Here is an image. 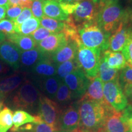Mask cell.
<instances>
[{
  "mask_svg": "<svg viewBox=\"0 0 132 132\" xmlns=\"http://www.w3.org/2000/svg\"><path fill=\"white\" fill-rule=\"evenodd\" d=\"M78 107L82 132H103L107 116L113 108L107 103L88 100H79Z\"/></svg>",
  "mask_w": 132,
  "mask_h": 132,
  "instance_id": "6da1fadb",
  "label": "cell"
},
{
  "mask_svg": "<svg viewBox=\"0 0 132 132\" xmlns=\"http://www.w3.org/2000/svg\"><path fill=\"white\" fill-rule=\"evenodd\" d=\"M77 26L79 39L82 45L89 48L100 50L102 52L108 49L110 36L102 31L96 21Z\"/></svg>",
  "mask_w": 132,
  "mask_h": 132,
  "instance_id": "7a4b0ae2",
  "label": "cell"
},
{
  "mask_svg": "<svg viewBox=\"0 0 132 132\" xmlns=\"http://www.w3.org/2000/svg\"><path fill=\"white\" fill-rule=\"evenodd\" d=\"M125 21H128L127 11L123 9L118 3L100 8L96 19L98 26L110 36Z\"/></svg>",
  "mask_w": 132,
  "mask_h": 132,
  "instance_id": "3957f363",
  "label": "cell"
},
{
  "mask_svg": "<svg viewBox=\"0 0 132 132\" xmlns=\"http://www.w3.org/2000/svg\"><path fill=\"white\" fill-rule=\"evenodd\" d=\"M100 50L89 48L82 44L78 46L77 59L79 68L91 80L98 75V67L101 59Z\"/></svg>",
  "mask_w": 132,
  "mask_h": 132,
  "instance_id": "277c9868",
  "label": "cell"
},
{
  "mask_svg": "<svg viewBox=\"0 0 132 132\" xmlns=\"http://www.w3.org/2000/svg\"><path fill=\"white\" fill-rule=\"evenodd\" d=\"M40 92L30 80L26 79L12 98L14 108L31 110L38 105Z\"/></svg>",
  "mask_w": 132,
  "mask_h": 132,
  "instance_id": "5b68a950",
  "label": "cell"
},
{
  "mask_svg": "<svg viewBox=\"0 0 132 132\" xmlns=\"http://www.w3.org/2000/svg\"><path fill=\"white\" fill-rule=\"evenodd\" d=\"M39 114L44 122L54 131L59 130V119L62 110L59 104L47 96L40 95L38 102Z\"/></svg>",
  "mask_w": 132,
  "mask_h": 132,
  "instance_id": "8992f818",
  "label": "cell"
},
{
  "mask_svg": "<svg viewBox=\"0 0 132 132\" xmlns=\"http://www.w3.org/2000/svg\"><path fill=\"white\" fill-rule=\"evenodd\" d=\"M104 98L111 108L117 111H122L128 105V99L120 85L119 80L103 83Z\"/></svg>",
  "mask_w": 132,
  "mask_h": 132,
  "instance_id": "52a82bcc",
  "label": "cell"
},
{
  "mask_svg": "<svg viewBox=\"0 0 132 132\" xmlns=\"http://www.w3.org/2000/svg\"><path fill=\"white\" fill-rule=\"evenodd\" d=\"M100 10L98 3L92 0H80L75 3V9L71 15L77 25L96 21Z\"/></svg>",
  "mask_w": 132,
  "mask_h": 132,
  "instance_id": "ba28073f",
  "label": "cell"
},
{
  "mask_svg": "<svg viewBox=\"0 0 132 132\" xmlns=\"http://www.w3.org/2000/svg\"><path fill=\"white\" fill-rule=\"evenodd\" d=\"M72 92L73 99L81 98L86 92L90 80L80 69L66 76L62 80Z\"/></svg>",
  "mask_w": 132,
  "mask_h": 132,
  "instance_id": "9c48e42d",
  "label": "cell"
},
{
  "mask_svg": "<svg viewBox=\"0 0 132 132\" xmlns=\"http://www.w3.org/2000/svg\"><path fill=\"white\" fill-rule=\"evenodd\" d=\"M82 132L81 130L78 103L69 105L62 110L59 119V130Z\"/></svg>",
  "mask_w": 132,
  "mask_h": 132,
  "instance_id": "30bf717a",
  "label": "cell"
},
{
  "mask_svg": "<svg viewBox=\"0 0 132 132\" xmlns=\"http://www.w3.org/2000/svg\"><path fill=\"white\" fill-rule=\"evenodd\" d=\"M132 32V25L128 21L121 23L110 35L108 49L113 52H122Z\"/></svg>",
  "mask_w": 132,
  "mask_h": 132,
  "instance_id": "8fae6325",
  "label": "cell"
},
{
  "mask_svg": "<svg viewBox=\"0 0 132 132\" xmlns=\"http://www.w3.org/2000/svg\"><path fill=\"white\" fill-rule=\"evenodd\" d=\"M21 53L20 50L9 40L0 43V59L14 70L19 68Z\"/></svg>",
  "mask_w": 132,
  "mask_h": 132,
  "instance_id": "7c38bea8",
  "label": "cell"
},
{
  "mask_svg": "<svg viewBox=\"0 0 132 132\" xmlns=\"http://www.w3.org/2000/svg\"><path fill=\"white\" fill-rule=\"evenodd\" d=\"M26 80V73L16 72L0 80V96L4 99L17 89Z\"/></svg>",
  "mask_w": 132,
  "mask_h": 132,
  "instance_id": "4fadbf2b",
  "label": "cell"
},
{
  "mask_svg": "<svg viewBox=\"0 0 132 132\" xmlns=\"http://www.w3.org/2000/svg\"><path fill=\"white\" fill-rule=\"evenodd\" d=\"M77 50L78 45L76 42L69 39L63 45L51 54L50 58L56 65L69 61L74 60L77 57Z\"/></svg>",
  "mask_w": 132,
  "mask_h": 132,
  "instance_id": "5bb4252c",
  "label": "cell"
},
{
  "mask_svg": "<svg viewBox=\"0 0 132 132\" xmlns=\"http://www.w3.org/2000/svg\"><path fill=\"white\" fill-rule=\"evenodd\" d=\"M68 40L64 33L52 34L37 43V48L43 53L50 56L51 54L63 45Z\"/></svg>",
  "mask_w": 132,
  "mask_h": 132,
  "instance_id": "9a60e30c",
  "label": "cell"
},
{
  "mask_svg": "<svg viewBox=\"0 0 132 132\" xmlns=\"http://www.w3.org/2000/svg\"><path fill=\"white\" fill-rule=\"evenodd\" d=\"M103 132H130L122 119V111L111 109L105 120Z\"/></svg>",
  "mask_w": 132,
  "mask_h": 132,
  "instance_id": "2e32d148",
  "label": "cell"
},
{
  "mask_svg": "<svg viewBox=\"0 0 132 132\" xmlns=\"http://www.w3.org/2000/svg\"><path fill=\"white\" fill-rule=\"evenodd\" d=\"M31 71L34 75L42 80L56 75V64L54 63L50 56H46L33 66Z\"/></svg>",
  "mask_w": 132,
  "mask_h": 132,
  "instance_id": "e0dca14e",
  "label": "cell"
},
{
  "mask_svg": "<svg viewBox=\"0 0 132 132\" xmlns=\"http://www.w3.org/2000/svg\"><path fill=\"white\" fill-rule=\"evenodd\" d=\"M103 82L98 77L90 80L87 89L80 100H88L96 101L100 103H106L103 93Z\"/></svg>",
  "mask_w": 132,
  "mask_h": 132,
  "instance_id": "ac0fdd59",
  "label": "cell"
},
{
  "mask_svg": "<svg viewBox=\"0 0 132 132\" xmlns=\"http://www.w3.org/2000/svg\"><path fill=\"white\" fill-rule=\"evenodd\" d=\"M12 122L14 125L12 127L11 130L13 132H16L19 131V128L24 125L31 123L37 124L44 121L38 114L32 116L23 110H18L13 114Z\"/></svg>",
  "mask_w": 132,
  "mask_h": 132,
  "instance_id": "d6986e66",
  "label": "cell"
},
{
  "mask_svg": "<svg viewBox=\"0 0 132 132\" xmlns=\"http://www.w3.org/2000/svg\"><path fill=\"white\" fill-rule=\"evenodd\" d=\"M43 12L46 16L59 21H66L69 15L62 11L59 3L54 0H43Z\"/></svg>",
  "mask_w": 132,
  "mask_h": 132,
  "instance_id": "ffe728a7",
  "label": "cell"
},
{
  "mask_svg": "<svg viewBox=\"0 0 132 132\" xmlns=\"http://www.w3.org/2000/svg\"><path fill=\"white\" fill-rule=\"evenodd\" d=\"M102 54L110 68L119 70L127 65L126 60L122 53L107 50L102 52Z\"/></svg>",
  "mask_w": 132,
  "mask_h": 132,
  "instance_id": "44dd1931",
  "label": "cell"
},
{
  "mask_svg": "<svg viewBox=\"0 0 132 132\" xmlns=\"http://www.w3.org/2000/svg\"><path fill=\"white\" fill-rule=\"evenodd\" d=\"M46 56L47 55L41 52L37 47L31 50L22 52L20 59V67L23 69L32 68L39 61Z\"/></svg>",
  "mask_w": 132,
  "mask_h": 132,
  "instance_id": "7402d4cb",
  "label": "cell"
},
{
  "mask_svg": "<svg viewBox=\"0 0 132 132\" xmlns=\"http://www.w3.org/2000/svg\"><path fill=\"white\" fill-rule=\"evenodd\" d=\"M8 40L11 42L20 50L21 52L32 50L37 47V43L31 36H25L15 33L6 37Z\"/></svg>",
  "mask_w": 132,
  "mask_h": 132,
  "instance_id": "603a6c76",
  "label": "cell"
},
{
  "mask_svg": "<svg viewBox=\"0 0 132 132\" xmlns=\"http://www.w3.org/2000/svg\"><path fill=\"white\" fill-rule=\"evenodd\" d=\"M97 77L100 78L103 82L119 80V70L110 68L104 59L102 54L101 55Z\"/></svg>",
  "mask_w": 132,
  "mask_h": 132,
  "instance_id": "cb8c5ba5",
  "label": "cell"
},
{
  "mask_svg": "<svg viewBox=\"0 0 132 132\" xmlns=\"http://www.w3.org/2000/svg\"><path fill=\"white\" fill-rule=\"evenodd\" d=\"M62 80L57 75L42 79V87L44 91L51 99H54Z\"/></svg>",
  "mask_w": 132,
  "mask_h": 132,
  "instance_id": "d4e9b609",
  "label": "cell"
},
{
  "mask_svg": "<svg viewBox=\"0 0 132 132\" xmlns=\"http://www.w3.org/2000/svg\"><path fill=\"white\" fill-rule=\"evenodd\" d=\"M42 27L44 28L52 34L63 33L65 27V21H59L44 16L40 20Z\"/></svg>",
  "mask_w": 132,
  "mask_h": 132,
  "instance_id": "484cf974",
  "label": "cell"
},
{
  "mask_svg": "<svg viewBox=\"0 0 132 132\" xmlns=\"http://www.w3.org/2000/svg\"><path fill=\"white\" fill-rule=\"evenodd\" d=\"M40 20L36 18L32 17L26 20L22 24L15 28L16 33L22 35L29 36L32 34L40 26Z\"/></svg>",
  "mask_w": 132,
  "mask_h": 132,
  "instance_id": "4316f807",
  "label": "cell"
},
{
  "mask_svg": "<svg viewBox=\"0 0 132 132\" xmlns=\"http://www.w3.org/2000/svg\"><path fill=\"white\" fill-rule=\"evenodd\" d=\"M79 69L77 59L62 62L56 65V75L62 80L66 76Z\"/></svg>",
  "mask_w": 132,
  "mask_h": 132,
  "instance_id": "83f0119b",
  "label": "cell"
},
{
  "mask_svg": "<svg viewBox=\"0 0 132 132\" xmlns=\"http://www.w3.org/2000/svg\"><path fill=\"white\" fill-rule=\"evenodd\" d=\"M13 111L8 107H4L0 112V132H7L12 128Z\"/></svg>",
  "mask_w": 132,
  "mask_h": 132,
  "instance_id": "f1b7e54d",
  "label": "cell"
},
{
  "mask_svg": "<svg viewBox=\"0 0 132 132\" xmlns=\"http://www.w3.org/2000/svg\"><path fill=\"white\" fill-rule=\"evenodd\" d=\"M54 99L56 100L57 103L61 105L68 104L73 99L70 90L62 81L59 85Z\"/></svg>",
  "mask_w": 132,
  "mask_h": 132,
  "instance_id": "f546056e",
  "label": "cell"
},
{
  "mask_svg": "<svg viewBox=\"0 0 132 132\" xmlns=\"http://www.w3.org/2000/svg\"><path fill=\"white\" fill-rule=\"evenodd\" d=\"M0 32L6 37L16 33L13 21L8 19L0 20Z\"/></svg>",
  "mask_w": 132,
  "mask_h": 132,
  "instance_id": "4dcf8cb0",
  "label": "cell"
},
{
  "mask_svg": "<svg viewBox=\"0 0 132 132\" xmlns=\"http://www.w3.org/2000/svg\"><path fill=\"white\" fill-rule=\"evenodd\" d=\"M119 82L122 87L125 85H132V68L126 65L119 73Z\"/></svg>",
  "mask_w": 132,
  "mask_h": 132,
  "instance_id": "1f68e13d",
  "label": "cell"
},
{
  "mask_svg": "<svg viewBox=\"0 0 132 132\" xmlns=\"http://www.w3.org/2000/svg\"><path fill=\"white\" fill-rule=\"evenodd\" d=\"M122 53L126 60L127 65L132 68V32Z\"/></svg>",
  "mask_w": 132,
  "mask_h": 132,
  "instance_id": "d6a6232c",
  "label": "cell"
},
{
  "mask_svg": "<svg viewBox=\"0 0 132 132\" xmlns=\"http://www.w3.org/2000/svg\"><path fill=\"white\" fill-rule=\"evenodd\" d=\"M43 0H34L32 1L31 10L34 17L39 20L45 16L43 12Z\"/></svg>",
  "mask_w": 132,
  "mask_h": 132,
  "instance_id": "836d02e7",
  "label": "cell"
},
{
  "mask_svg": "<svg viewBox=\"0 0 132 132\" xmlns=\"http://www.w3.org/2000/svg\"><path fill=\"white\" fill-rule=\"evenodd\" d=\"M32 16V14L31 9H29V8H24V9H23V11H21V14L14 20H13V22L15 24V28L16 26H19L20 24H22L23 23L29 19H30Z\"/></svg>",
  "mask_w": 132,
  "mask_h": 132,
  "instance_id": "e575fe53",
  "label": "cell"
},
{
  "mask_svg": "<svg viewBox=\"0 0 132 132\" xmlns=\"http://www.w3.org/2000/svg\"><path fill=\"white\" fill-rule=\"evenodd\" d=\"M52 34V32H50L44 28L39 27L37 30L34 31L32 34H31V36L36 42L39 43Z\"/></svg>",
  "mask_w": 132,
  "mask_h": 132,
  "instance_id": "d590c367",
  "label": "cell"
},
{
  "mask_svg": "<svg viewBox=\"0 0 132 132\" xmlns=\"http://www.w3.org/2000/svg\"><path fill=\"white\" fill-rule=\"evenodd\" d=\"M122 119L127 125L130 132H132V105L128 104L127 106L122 111Z\"/></svg>",
  "mask_w": 132,
  "mask_h": 132,
  "instance_id": "8d00e7d4",
  "label": "cell"
},
{
  "mask_svg": "<svg viewBox=\"0 0 132 132\" xmlns=\"http://www.w3.org/2000/svg\"><path fill=\"white\" fill-rule=\"evenodd\" d=\"M23 11V8L19 6H9L7 12H6V17L10 20H14L18 16L21 14Z\"/></svg>",
  "mask_w": 132,
  "mask_h": 132,
  "instance_id": "74e56055",
  "label": "cell"
},
{
  "mask_svg": "<svg viewBox=\"0 0 132 132\" xmlns=\"http://www.w3.org/2000/svg\"><path fill=\"white\" fill-rule=\"evenodd\" d=\"M9 6H19L24 8L31 9L32 6V0H8Z\"/></svg>",
  "mask_w": 132,
  "mask_h": 132,
  "instance_id": "f35d334b",
  "label": "cell"
},
{
  "mask_svg": "<svg viewBox=\"0 0 132 132\" xmlns=\"http://www.w3.org/2000/svg\"><path fill=\"white\" fill-rule=\"evenodd\" d=\"M34 125L35 126L33 127L34 128L33 132H55L52 127H50L44 122H41L37 124Z\"/></svg>",
  "mask_w": 132,
  "mask_h": 132,
  "instance_id": "ab89813d",
  "label": "cell"
},
{
  "mask_svg": "<svg viewBox=\"0 0 132 132\" xmlns=\"http://www.w3.org/2000/svg\"><path fill=\"white\" fill-rule=\"evenodd\" d=\"M122 89L127 98V99H129L130 102H131L130 104L132 105V85H130V84L125 85L122 87Z\"/></svg>",
  "mask_w": 132,
  "mask_h": 132,
  "instance_id": "60d3db41",
  "label": "cell"
},
{
  "mask_svg": "<svg viewBox=\"0 0 132 132\" xmlns=\"http://www.w3.org/2000/svg\"><path fill=\"white\" fill-rule=\"evenodd\" d=\"M9 67V66H8L0 59V75L7 73L10 70Z\"/></svg>",
  "mask_w": 132,
  "mask_h": 132,
  "instance_id": "b9f144b4",
  "label": "cell"
},
{
  "mask_svg": "<svg viewBox=\"0 0 132 132\" xmlns=\"http://www.w3.org/2000/svg\"><path fill=\"white\" fill-rule=\"evenodd\" d=\"M118 0H100V3H98L100 8L103 7L108 5L113 4V3H118Z\"/></svg>",
  "mask_w": 132,
  "mask_h": 132,
  "instance_id": "7bdbcfd3",
  "label": "cell"
},
{
  "mask_svg": "<svg viewBox=\"0 0 132 132\" xmlns=\"http://www.w3.org/2000/svg\"><path fill=\"white\" fill-rule=\"evenodd\" d=\"M9 5L7 6H0V20H2L6 17V12Z\"/></svg>",
  "mask_w": 132,
  "mask_h": 132,
  "instance_id": "ee69618b",
  "label": "cell"
},
{
  "mask_svg": "<svg viewBox=\"0 0 132 132\" xmlns=\"http://www.w3.org/2000/svg\"><path fill=\"white\" fill-rule=\"evenodd\" d=\"M54 1L60 3H75V2H78V1H80V0H54Z\"/></svg>",
  "mask_w": 132,
  "mask_h": 132,
  "instance_id": "f6af8a7d",
  "label": "cell"
},
{
  "mask_svg": "<svg viewBox=\"0 0 132 132\" xmlns=\"http://www.w3.org/2000/svg\"><path fill=\"white\" fill-rule=\"evenodd\" d=\"M128 14V21L130 24H132V10L127 11Z\"/></svg>",
  "mask_w": 132,
  "mask_h": 132,
  "instance_id": "bcb514c9",
  "label": "cell"
},
{
  "mask_svg": "<svg viewBox=\"0 0 132 132\" xmlns=\"http://www.w3.org/2000/svg\"><path fill=\"white\" fill-rule=\"evenodd\" d=\"M4 100L5 99L4 98H3V97L0 96V112L1 111V110H2L3 107H4Z\"/></svg>",
  "mask_w": 132,
  "mask_h": 132,
  "instance_id": "7dc6e473",
  "label": "cell"
},
{
  "mask_svg": "<svg viewBox=\"0 0 132 132\" xmlns=\"http://www.w3.org/2000/svg\"><path fill=\"white\" fill-rule=\"evenodd\" d=\"M9 5L8 0H0V6H7Z\"/></svg>",
  "mask_w": 132,
  "mask_h": 132,
  "instance_id": "c3c4849f",
  "label": "cell"
},
{
  "mask_svg": "<svg viewBox=\"0 0 132 132\" xmlns=\"http://www.w3.org/2000/svg\"><path fill=\"white\" fill-rule=\"evenodd\" d=\"M5 38H6V36L0 32V43H1L3 41H4L5 40Z\"/></svg>",
  "mask_w": 132,
  "mask_h": 132,
  "instance_id": "681fc988",
  "label": "cell"
},
{
  "mask_svg": "<svg viewBox=\"0 0 132 132\" xmlns=\"http://www.w3.org/2000/svg\"><path fill=\"white\" fill-rule=\"evenodd\" d=\"M55 132H73V131H66V130H58V131H56Z\"/></svg>",
  "mask_w": 132,
  "mask_h": 132,
  "instance_id": "f907efd6",
  "label": "cell"
},
{
  "mask_svg": "<svg viewBox=\"0 0 132 132\" xmlns=\"http://www.w3.org/2000/svg\"><path fill=\"white\" fill-rule=\"evenodd\" d=\"M92 1L95 3H100V0H92Z\"/></svg>",
  "mask_w": 132,
  "mask_h": 132,
  "instance_id": "816d5d0a",
  "label": "cell"
},
{
  "mask_svg": "<svg viewBox=\"0 0 132 132\" xmlns=\"http://www.w3.org/2000/svg\"><path fill=\"white\" fill-rule=\"evenodd\" d=\"M32 1H34V0H32Z\"/></svg>",
  "mask_w": 132,
  "mask_h": 132,
  "instance_id": "f5cc1de1",
  "label": "cell"
}]
</instances>
